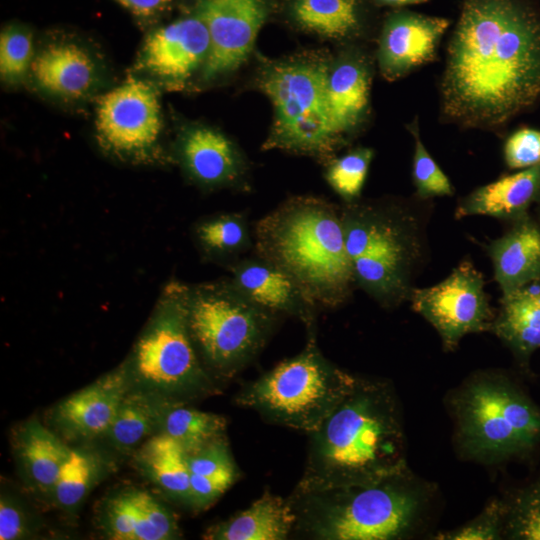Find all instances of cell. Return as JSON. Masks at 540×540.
I'll list each match as a JSON object with an SVG mask.
<instances>
[{"label": "cell", "mask_w": 540, "mask_h": 540, "mask_svg": "<svg viewBox=\"0 0 540 540\" xmlns=\"http://www.w3.org/2000/svg\"><path fill=\"white\" fill-rule=\"evenodd\" d=\"M540 98V12L528 0H463L440 81L441 116L496 130Z\"/></svg>", "instance_id": "cell-1"}, {"label": "cell", "mask_w": 540, "mask_h": 540, "mask_svg": "<svg viewBox=\"0 0 540 540\" xmlns=\"http://www.w3.org/2000/svg\"><path fill=\"white\" fill-rule=\"evenodd\" d=\"M308 440L298 491L368 484L409 470L399 401L382 380L357 377Z\"/></svg>", "instance_id": "cell-2"}, {"label": "cell", "mask_w": 540, "mask_h": 540, "mask_svg": "<svg viewBox=\"0 0 540 540\" xmlns=\"http://www.w3.org/2000/svg\"><path fill=\"white\" fill-rule=\"evenodd\" d=\"M256 254L288 274L314 310L347 302L356 287L340 208L312 196L292 197L255 225Z\"/></svg>", "instance_id": "cell-3"}, {"label": "cell", "mask_w": 540, "mask_h": 540, "mask_svg": "<svg viewBox=\"0 0 540 540\" xmlns=\"http://www.w3.org/2000/svg\"><path fill=\"white\" fill-rule=\"evenodd\" d=\"M429 496L409 470L368 484L293 489L288 496L296 518L291 538L405 539L423 520Z\"/></svg>", "instance_id": "cell-4"}, {"label": "cell", "mask_w": 540, "mask_h": 540, "mask_svg": "<svg viewBox=\"0 0 540 540\" xmlns=\"http://www.w3.org/2000/svg\"><path fill=\"white\" fill-rule=\"evenodd\" d=\"M340 211L356 287L384 308L409 300L424 255L415 213L395 203L357 200Z\"/></svg>", "instance_id": "cell-5"}, {"label": "cell", "mask_w": 540, "mask_h": 540, "mask_svg": "<svg viewBox=\"0 0 540 540\" xmlns=\"http://www.w3.org/2000/svg\"><path fill=\"white\" fill-rule=\"evenodd\" d=\"M297 355L244 384L237 405L271 424L306 432L317 429L353 389L357 376L329 361L317 345L315 326Z\"/></svg>", "instance_id": "cell-6"}, {"label": "cell", "mask_w": 540, "mask_h": 540, "mask_svg": "<svg viewBox=\"0 0 540 540\" xmlns=\"http://www.w3.org/2000/svg\"><path fill=\"white\" fill-rule=\"evenodd\" d=\"M450 403L456 444L465 458L491 464L540 444V408L504 375L472 376Z\"/></svg>", "instance_id": "cell-7"}, {"label": "cell", "mask_w": 540, "mask_h": 540, "mask_svg": "<svg viewBox=\"0 0 540 540\" xmlns=\"http://www.w3.org/2000/svg\"><path fill=\"white\" fill-rule=\"evenodd\" d=\"M279 318L230 280L189 286L188 327L211 376L229 379L243 370L266 345Z\"/></svg>", "instance_id": "cell-8"}, {"label": "cell", "mask_w": 540, "mask_h": 540, "mask_svg": "<svg viewBox=\"0 0 540 540\" xmlns=\"http://www.w3.org/2000/svg\"><path fill=\"white\" fill-rule=\"evenodd\" d=\"M329 67L315 59H294L268 67L260 86L271 100L274 122L266 149L328 156L342 143L327 110Z\"/></svg>", "instance_id": "cell-9"}, {"label": "cell", "mask_w": 540, "mask_h": 540, "mask_svg": "<svg viewBox=\"0 0 540 540\" xmlns=\"http://www.w3.org/2000/svg\"><path fill=\"white\" fill-rule=\"evenodd\" d=\"M188 293L178 281L165 286L133 357L140 380L178 402L216 391L189 331Z\"/></svg>", "instance_id": "cell-10"}, {"label": "cell", "mask_w": 540, "mask_h": 540, "mask_svg": "<svg viewBox=\"0 0 540 540\" xmlns=\"http://www.w3.org/2000/svg\"><path fill=\"white\" fill-rule=\"evenodd\" d=\"M409 301L435 328L446 351H454L468 334L491 331L495 318L483 276L470 261L461 262L436 285L414 287Z\"/></svg>", "instance_id": "cell-11"}, {"label": "cell", "mask_w": 540, "mask_h": 540, "mask_svg": "<svg viewBox=\"0 0 540 540\" xmlns=\"http://www.w3.org/2000/svg\"><path fill=\"white\" fill-rule=\"evenodd\" d=\"M161 128L157 93L144 81L130 78L98 102L97 133L101 143L113 152L145 153L157 142Z\"/></svg>", "instance_id": "cell-12"}, {"label": "cell", "mask_w": 540, "mask_h": 540, "mask_svg": "<svg viewBox=\"0 0 540 540\" xmlns=\"http://www.w3.org/2000/svg\"><path fill=\"white\" fill-rule=\"evenodd\" d=\"M197 15L210 36L208 57L202 67L205 80L236 70L248 57L263 25L264 0H201Z\"/></svg>", "instance_id": "cell-13"}, {"label": "cell", "mask_w": 540, "mask_h": 540, "mask_svg": "<svg viewBox=\"0 0 540 540\" xmlns=\"http://www.w3.org/2000/svg\"><path fill=\"white\" fill-rule=\"evenodd\" d=\"M449 26L450 21L443 17L405 10L391 13L377 52L382 76L394 81L433 61Z\"/></svg>", "instance_id": "cell-14"}, {"label": "cell", "mask_w": 540, "mask_h": 540, "mask_svg": "<svg viewBox=\"0 0 540 540\" xmlns=\"http://www.w3.org/2000/svg\"><path fill=\"white\" fill-rule=\"evenodd\" d=\"M210 49V36L202 19H179L153 31L144 42L138 69L170 85H181L203 67Z\"/></svg>", "instance_id": "cell-15"}, {"label": "cell", "mask_w": 540, "mask_h": 540, "mask_svg": "<svg viewBox=\"0 0 540 540\" xmlns=\"http://www.w3.org/2000/svg\"><path fill=\"white\" fill-rule=\"evenodd\" d=\"M229 268V280L250 301L280 317H296L306 328L315 326L316 310L283 270L257 254L240 258Z\"/></svg>", "instance_id": "cell-16"}, {"label": "cell", "mask_w": 540, "mask_h": 540, "mask_svg": "<svg viewBox=\"0 0 540 540\" xmlns=\"http://www.w3.org/2000/svg\"><path fill=\"white\" fill-rule=\"evenodd\" d=\"M126 368H118L72 394L56 409V420L69 434L88 438L107 432L127 394Z\"/></svg>", "instance_id": "cell-17"}, {"label": "cell", "mask_w": 540, "mask_h": 540, "mask_svg": "<svg viewBox=\"0 0 540 540\" xmlns=\"http://www.w3.org/2000/svg\"><path fill=\"white\" fill-rule=\"evenodd\" d=\"M104 526L114 540H168L180 535L174 513L138 489L125 490L108 500Z\"/></svg>", "instance_id": "cell-18"}, {"label": "cell", "mask_w": 540, "mask_h": 540, "mask_svg": "<svg viewBox=\"0 0 540 540\" xmlns=\"http://www.w3.org/2000/svg\"><path fill=\"white\" fill-rule=\"evenodd\" d=\"M540 201V162L478 187L459 202L455 218L484 215L518 220Z\"/></svg>", "instance_id": "cell-19"}, {"label": "cell", "mask_w": 540, "mask_h": 540, "mask_svg": "<svg viewBox=\"0 0 540 540\" xmlns=\"http://www.w3.org/2000/svg\"><path fill=\"white\" fill-rule=\"evenodd\" d=\"M370 84L369 66L360 55L345 56L329 69L327 110L331 127L341 142L364 121L369 109Z\"/></svg>", "instance_id": "cell-20"}, {"label": "cell", "mask_w": 540, "mask_h": 540, "mask_svg": "<svg viewBox=\"0 0 540 540\" xmlns=\"http://www.w3.org/2000/svg\"><path fill=\"white\" fill-rule=\"evenodd\" d=\"M487 253L502 295L540 279V228L527 215L491 241Z\"/></svg>", "instance_id": "cell-21"}, {"label": "cell", "mask_w": 540, "mask_h": 540, "mask_svg": "<svg viewBox=\"0 0 540 540\" xmlns=\"http://www.w3.org/2000/svg\"><path fill=\"white\" fill-rule=\"evenodd\" d=\"M178 153L188 174L206 186L230 184L242 174L243 162L235 146L222 133L207 127L184 131Z\"/></svg>", "instance_id": "cell-22"}, {"label": "cell", "mask_w": 540, "mask_h": 540, "mask_svg": "<svg viewBox=\"0 0 540 540\" xmlns=\"http://www.w3.org/2000/svg\"><path fill=\"white\" fill-rule=\"evenodd\" d=\"M31 71L42 90L64 99L84 97L97 81L93 59L83 48L72 43L45 47L33 59Z\"/></svg>", "instance_id": "cell-23"}, {"label": "cell", "mask_w": 540, "mask_h": 540, "mask_svg": "<svg viewBox=\"0 0 540 540\" xmlns=\"http://www.w3.org/2000/svg\"><path fill=\"white\" fill-rule=\"evenodd\" d=\"M295 513L288 497L265 490L246 509L204 533L210 540H285L291 538Z\"/></svg>", "instance_id": "cell-24"}, {"label": "cell", "mask_w": 540, "mask_h": 540, "mask_svg": "<svg viewBox=\"0 0 540 540\" xmlns=\"http://www.w3.org/2000/svg\"><path fill=\"white\" fill-rule=\"evenodd\" d=\"M491 331L519 357L540 348V279L502 295Z\"/></svg>", "instance_id": "cell-25"}, {"label": "cell", "mask_w": 540, "mask_h": 540, "mask_svg": "<svg viewBox=\"0 0 540 540\" xmlns=\"http://www.w3.org/2000/svg\"><path fill=\"white\" fill-rule=\"evenodd\" d=\"M190 508L204 510L213 505L239 478L226 436L188 453Z\"/></svg>", "instance_id": "cell-26"}, {"label": "cell", "mask_w": 540, "mask_h": 540, "mask_svg": "<svg viewBox=\"0 0 540 540\" xmlns=\"http://www.w3.org/2000/svg\"><path fill=\"white\" fill-rule=\"evenodd\" d=\"M138 459L159 488L175 501L190 507L188 452L179 442L161 432L143 444Z\"/></svg>", "instance_id": "cell-27"}, {"label": "cell", "mask_w": 540, "mask_h": 540, "mask_svg": "<svg viewBox=\"0 0 540 540\" xmlns=\"http://www.w3.org/2000/svg\"><path fill=\"white\" fill-rule=\"evenodd\" d=\"M18 456L30 480L41 490H53L72 449L38 421L28 422L20 431Z\"/></svg>", "instance_id": "cell-28"}, {"label": "cell", "mask_w": 540, "mask_h": 540, "mask_svg": "<svg viewBox=\"0 0 540 540\" xmlns=\"http://www.w3.org/2000/svg\"><path fill=\"white\" fill-rule=\"evenodd\" d=\"M292 14L303 28L334 39L355 36L362 26L360 0H294Z\"/></svg>", "instance_id": "cell-29"}, {"label": "cell", "mask_w": 540, "mask_h": 540, "mask_svg": "<svg viewBox=\"0 0 540 540\" xmlns=\"http://www.w3.org/2000/svg\"><path fill=\"white\" fill-rule=\"evenodd\" d=\"M195 238L211 259L235 262L252 246L248 220L243 213H224L197 223Z\"/></svg>", "instance_id": "cell-30"}, {"label": "cell", "mask_w": 540, "mask_h": 540, "mask_svg": "<svg viewBox=\"0 0 540 540\" xmlns=\"http://www.w3.org/2000/svg\"><path fill=\"white\" fill-rule=\"evenodd\" d=\"M171 402L173 401L166 402L164 399L156 401L145 394L127 393L106 432L111 442L122 449L138 445L157 424H161Z\"/></svg>", "instance_id": "cell-31"}, {"label": "cell", "mask_w": 540, "mask_h": 540, "mask_svg": "<svg viewBox=\"0 0 540 540\" xmlns=\"http://www.w3.org/2000/svg\"><path fill=\"white\" fill-rule=\"evenodd\" d=\"M161 425L163 433L179 442L188 453H192L225 437L227 422L221 415L173 401L167 407Z\"/></svg>", "instance_id": "cell-32"}, {"label": "cell", "mask_w": 540, "mask_h": 540, "mask_svg": "<svg viewBox=\"0 0 540 540\" xmlns=\"http://www.w3.org/2000/svg\"><path fill=\"white\" fill-rule=\"evenodd\" d=\"M97 464L92 454L72 449L52 490L61 507L72 509L82 502L96 480Z\"/></svg>", "instance_id": "cell-33"}, {"label": "cell", "mask_w": 540, "mask_h": 540, "mask_svg": "<svg viewBox=\"0 0 540 540\" xmlns=\"http://www.w3.org/2000/svg\"><path fill=\"white\" fill-rule=\"evenodd\" d=\"M414 141L412 179L419 199L451 196L454 187L421 140L418 117L407 125Z\"/></svg>", "instance_id": "cell-34"}, {"label": "cell", "mask_w": 540, "mask_h": 540, "mask_svg": "<svg viewBox=\"0 0 540 540\" xmlns=\"http://www.w3.org/2000/svg\"><path fill=\"white\" fill-rule=\"evenodd\" d=\"M373 156L372 149L358 147L330 163L327 182L346 203L359 199Z\"/></svg>", "instance_id": "cell-35"}, {"label": "cell", "mask_w": 540, "mask_h": 540, "mask_svg": "<svg viewBox=\"0 0 540 540\" xmlns=\"http://www.w3.org/2000/svg\"><path fill=\"white\" fill-rule=\"evenodd\" d=\"M504 535L511 539L540 540V481L506 503Z\"/></svg>", "instance_id": "cell-36"}, {"label": "cell", "mask_w": 540, "mask_h": 540, "mask_svg": "<svg viewBox=\"0 0 540 540\" xmlns=\"http://www.w3.org/2000/svg\"><path fill=\"white\" fill-rule=\"evenodd\" d=\"M32 34L25 28L9 26L0 36V75L4 82L19 83L31 67Z\"/></svg>", "instance_id": "cell-37"}, {"label": "cell", "mask_w": 540, "mask_h": 540, "mask_svg": "<svg viewBox=\"0 0 540 540\" xmlns=\"http://www.w3.org/2000/svg\"><path fill=\"white\" fill-rule=\"evenodd\" d=\"M506 503L494 498L472 520L450 531L438 533L440 540H497L504 535Z\"/></svg>", "instance_id": "cell-38"}, {"label": "cell", "mask_w": 540, "mask_h": 540, "mask_svg": "<svg viewBox=\"0 0 540 540\" xmlns=\"http://www.w3.org/2000/svg\"><path fill=\"white\" fill-rule=\"evenodd\" d=\"M505 164L509 169H525L540 162V130L524 127L506 139L503 148Z\"/></svg>", "instance_id": "cell-39"}, {"label": "cell", "mask_w": 540, "mask_h": 540, "mask_svg": "<svg viewBox=\"0 0 540 540\" xmlns=\"http://www.w3.org/2000/svg\"><path fill=\"white\" fill-rule=\"evenodd\" d=\"M27 517L18 504L6 495L0 501V539L16 540L28 534Z\"/></svg>", "instance_id": "cell-40"}, {"label": "cell", "mask_w": 540, "mask_h": 540, "mask_svg": "<svg viewBox=\"0 0 540 540\" xmlns=\"http://www.w3.org/2000/svg\"><path fill=\"white\" fill-rule=\"evenodd\" d=\"M133 14L140 17L154 16L169 5L171 0H115Z\"/></svg>", "instance_id": "cell-41"}, {"label": "cell", "mask_w": 540, "mask_h": 540, "mask_svg": "<svg viewBox=\"0 0 540 540\" xmlns=\"http://www.w3.org/2000/svg\"><path fill=\"white\" fill-rule=\"evenodd\" d=\"M374 1L380 5L400 7V6H405V5L423 3L428 0H374Z\"/></svg>", "instance_id": "cell-42"}]
</instances>
